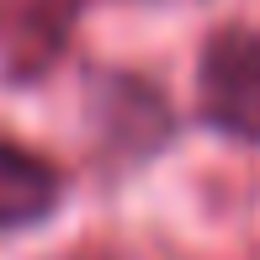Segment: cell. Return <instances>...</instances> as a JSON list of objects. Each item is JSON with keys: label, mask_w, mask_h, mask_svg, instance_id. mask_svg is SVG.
I'll return each mask as SVG.
<instances>
[{"label": "cell", "mask_w": 260, "mask_h": 260, "mask_svg": "<svg viewBox=\"0 0 260 260\" xmlns=\"http://www.w3.org/2000/svg\"><path fill=\"white\" fill-rule=\"evenodd\" d=\"M197 101H202L207 127L239 144H260V32L229 27L202 48V75H197Z\"/></svg>", "instance_id": "obj_1"}, {"label": "cell", "mask_w": 260, "mask_h": 260, "mask_svg": "<svg viewBox=\"0 0 260 260\" xmlns=\"http://www.w3.org/2000/svg\"><path fill=\"white\" fill-rule=\"evenodd\" d=\"M64 181L43 154L21 144H0V229H27V223L48 218Z\"/></svg>", "instance_id": "obj_2"}]
</instances>
